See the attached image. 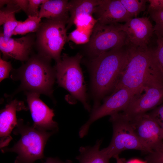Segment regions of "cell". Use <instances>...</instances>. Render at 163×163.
I'll list each match as a JSON object with an SVG mask.
<instances>
[{
  "instance_id": "obj_1",
  "label": "cell",
  "mask_w": 163,
  "mask_h": 163,
  "mask_svg": "<svg viewBox=\"0 0 163 163\" xmlns=\"http://www.w3.org/2000/svg\"><path fill=\"white\" fill-rule=\"evenodd\" d=\"M128 52L126 45L84 60L90 75V91L93 101L91 111L101 105L106 96L113 91L124 67Z\"/></svg>"
},
{
  "instance_id": "obj_2",
  "label": "cell",
  "mask_w": 163,
  "mask_h": 163,
  "mask_svg": "<svg viewBox=\"0 0 163 163\" xmlns=\"http://www.w3.org/2000/svg\"><path fill=\"white\" fill-rule=\"evenodd\" d=\"M51 61L38 53H32L25 63L13 71L11 76L13 79L21 81L17 92L25 90L51 97L56 77Z\"/></svg>"
},
{
  "instance_id": "obj_3",
  "label": "cell",
  "mask_w": 163,
  "mask_h": 163,
  "mask_svg": "<svg viewBox=\"0 0 163 163\" xmlns=\"http://www.w3.org/2000/svg\"><path fill=\"white\" fill-rule=\"evenodd\" d=\"M128 54L124 67L112 94L122 88L133 91L135 95L141 94L154 72L153 50L126 45Z\"/></svg>"
},
{
  "instance_id": "obj_4",
  "label": "cell",
  "mask_w": 163,
  "mask_h": 163,
  "mask_svg": "<svg viewBox=\"0 0 163 163\" xmlns=\"http://www.w3.org/2000/svg\"><path fill=\"white\" fill-rule=\"evenodd\" d=\"M56 133L38 129L33 125L24 123L23 120H18L13 133L20 135L18 141L11 148L1 149L3 153L13 152L17 156L14 163H34L44 157V150L49 138Z\"/></svg>"
},
{
  "instance_id": "obj_5",
  "label": "cell",
  "mask_w": 163,
  "mask_h": 163,
  "mask_svg": "<svg viewBox=\"0 0 163 163\" xmlns=\"http://www.w3.org/2000/svg\"><path fill=\"white\" fill-rule=\"evenodd\" d=\"M83 57L80 53L73 56L63 53L61 59L56 62L54 67L59 85L66 90L72 98L79 101L86 110L91 112L92 108L80 66Z\"/></svg>"
},
{
  "instance_id": "obj_6",
  "label": "cell",
  "mask_w": 163,
  "mask_h": 163,
  "mask_svg": "<svg viewBox=\"0 0 163 163\" xmlns=\"http://www.w3.org/2000/svg\"><path fill=\"white\" fill-rule=\"evenodd\" d=\"M69 16L46 19L41 23L35 33V44L38 53L56 62L61 59V53L67 42L66 26Z\"/></svg>"
},
{
  "instance_id": "obj_7",
  "label": "cell",
  "mask_w": 163,
  "mask_h": 163,
  "mask_svg": "<svg viewBox=\"0 0 163 163\" xmlns=\"http://www.w3.org/2000/svg\"><path fill=\"white\" fill-rule=\"evenodd\" d=\"M109 121L113 126L112 138L109 145L101 150L108 158H115L126 150H137L148 153L134 132L128 117L122 113H118L110 116Z\"/></svg>"
},
{
  "instance_id": "obj_8",
  "label": "cell",
  "mask_w": 163,
  "mask_h": 163,
  "mask_svg": "<svg viewBox=\"0 0 163 163\" xmlns=\"http://www.w3.org/2000/svg\"><path fill=\"white\" fill-rule=\"evenodd\" d=\"M118 24L104 25L97 22L84 47L87 59L96 57L113 49L126 45V34L120 30Z\"/></svg>"
},
{
  "instance_id": "obj_9",
  "label": "cell",
  "mask_w": 163,
  "mask_h": 163,
  "mask_svg": "<svg viewBox=\"0 0 163 163\" xmlns=\"http://www.w3.org/2000/svg\"><path fill=\"white\" fill-rule=\"evenodd\" d=\"M145 93L134 96L122 113L129 117L146 113L156 107L163 100V79L155 73L150 77L144 88Z\"/></svg>"
},
{
  "instance_id": "obj_10",
  "label": "cell",
  "mask_w": 163,
  "mask_h": 163,
  "mask_svg": "<svg viewBox=\"0 0 163 163\" xmlns=\"http://www.w3.org/2000/svg\"><path fill=\"white\" fill-rule=\"evenodd\" d=\"M135 95L133 91L125 88L111 94L104 99L102 104L91 111L88 120L79 129L80 137L82 138L86 135L91 125L97 120L107 115L110 116L121 111H124Z\"/></svg>"
},
{
  "instance_id": "obj_11",
  "label": "cell",
  "mask_w": 163,
  "mask_h": 163,
  "mask_svg": "<svg viewBox=\"0 0 163 163\" xmlns=\"http://www.w3.org/2000/svg\"><path fill=\"white\" fill-rule=\"evenodd\" d=\"M127 117L136 134L148 153L163 143V131L149 113Z\"/></svg>"
},
{
  "instance_id": "obj_12",
  "label": "cell",
  "mask_w": 163,
  "mask_h": 163,
  "mask_svg": "<svg viewBox=\"0 0 163 163\" xmlns=\"http://www.w3.org/2000/svg\"><path fill=\"white\" fill-rule=\"evenodd\" d=\"M119 29L126 34V45L146 48L154 33V27L147 17L132 18L124 24L119 23Z\"/></svg>"
},
{
  "instance_id": "obj_13",
  "label": "cell",
  "mask_w": 163,
  "mask_h": 163,
  "mask_svg": "<svg viewBox=\"0 0 163 163\" xmlns=\"http://www.w3.org/2000/svg\"><path fill=\"white\" fill-rule=\"evenodd\" d=\"M27 101L34 121L33 125L41 130L56 133L57 123L53 120V110L49 108L39 98L40 94L26 91Z\"/></svg>"
},
{
  "instance_id": "obj_14",
  "label": "cell",
  "mask_w": 163,
  "mask_h": 163,
  "mask_svg": "<svg viewBox=\"0 0 163 163\" xmlns=\"http://www.w3.org/2000/svg\"><path fill=\"white\" fill-rule=\"evenodd\" d=\"M36 38V34L31 33L19 38H11L5 41L2 31L0 34V50L3 59L6 60L14 59L21 62L27 61L35 47Z\"/></svg>"
},
{
  "instance_id": "obj_15",
  "label": "cell",
  "mask_w": 163,
  "mask_h": 163,
  "mask_svg": "<svg viewBox=\"0 0 163 163\" xmlns=\"http://www.w3.org/2000/svg\"><path fill=\"white\" fill-rule=\"evenodd\" d=\"M94 14L97 22L104 25L126 22L133 18L120 0H99Z\"/></svg>"
},
{
  "instance_id": "obj_16",
  "label": "cell",
  "mask_w": 163,
  "mask_h": 163,
  "mask_svg": "<svg viewBox=\"0 0 163 163\" xmlns=\"http://www.w3.org/2000/svg\"><path fill=\"white\" fill-rule=\"evenodd\" d=\"M23 102L14 99L7 104L0 110V147L1 149L7 147L12 139L11 134L17 124L16 117L17 111L27 110Z\"/></svg>"
},
{
  "instance_id": "obj_17",
  "label": "cell",
  "mask_w": 163,
  "mask_h": 163,
  "mask_svg": "<svg viewBox=\"0 0 163 163\" xmlns=\"http://www.w3.org/2000/svg\"><path fill=\"white\" fill-rule=\"evenodd\" d=\"M21 9L14 0H10L6 6L0 8V25H3V36L7 41L11 38L13 32L19 23L15 17V14Z\"/></svg>"
},
{
  "instance_id": "obj_18",
  "label": "cell",
  "mask_w": 163,
  "mask_h": 163,
  "mask_svg": "<svg viewBox=\"0 0 163 163\" xmlns=\"http://www.w3.org/2000/svg\"><path fill=\"white\" fill-rule=\"evenodd\" d=\"M68 3L66 0H46L40 6L38 17L54 19L69 16Z\"/></svg>"
},
{
  "instance_id": "obj_19",
  "label": "cell",
  "mask_w": 163,
  "mask_h": 163,
  "mask_svg": "<svg viewBox=\"0 0 163 163\" xmlns=\"http://www.w3.org/2000/svg\"><path fill=\"white\" fill-rule=\"evenodd\" d=\"M99 3V0H72L69 1V18L67 30L73 24L75 19L82 14L92 15Z\"/></svg>"
},
{
  "instance_id": "obj_20",
  "label": "cell",
  "mask_w": 163,
  "mask_h": 163,
  "mask_svg": "<svg viewBox=\"0 0 163 163\" xmlns=\"http://www.w3.org/2000/svg\"><path fill=\"white\" fill-rule=\"evenodd\" d=\"M101 140H98L93 146H81L76 157L79 163H110V159L100 150Z\"/></svg>"
},
{
  "instance_id": "obj_21",
  "label": "cell",
  "mask_w": 163,
  "mask_h": 163,
  "mask_svg": "<svg viewBox=\"0 0 163 163\" xmlns=\"http://www.w3.org/2000/svg\"><path fill=\"white\" fill-rule=\"evenodd\" d=\"M41 19L38 17L28 16L24 21H19L13 35L36 33L41 24Z\"/></svg>"
},
{
  "instance_id": "obj_22",
  "label": "cell",
  "mask_w": 163,
  "mask_h": 163,
  "mask_svg": "<svg viewBox=\"0 0 163 163\" xmlns=\"http://www.w3.org/2000/svg\"><path fill=\"white\" fill-rule=\"evenodd\" d=\"M127 11L133 18H136L141 12L146 9V0H120Z\"/></svg>"
},
{
  "instance_id": "obj_23",
  "label": "cell",
  "mask_w": 163,
  "mask_h": 163,
  "mask_svg": "<svg viewBox=\"0 0 163 163\" xmlns=\"http://www.w3.org/2000/svg\"><path fill=\"white\" fill-rule=\"evenodd\" d=\"M92 30L76 28L68 36L67 42L71 41L77 44H85L89 42Z\"/></svg>"
},
{
  "instance_id": "obj_24",
  "label": "cell",
  "mask_w": 163,
  "mask_h": 163,
  "mask_svg": "<svg viewBox=\"0 0 163 163\" xmlns=\"http://www.w3.org/2000/svg\"><path fill=\"white\" fill-rule=\"evenodd\" d=\"M97 21L92 15L82 14L75 19L73 24L76 28L85 30H92Z\"/></svg>"
},
{
  "instance_id": "obj_25",
  "label": "cell",
  "mask_w": 163,
  "mask_h": 163,
  "mask_svg": "<svg viewBox=\"0 0 163 163\" xmlns=\"http://www.w3.org/2000/svg\"><path fill=\"white\" fill-rule=\"evenodd\" d=\"M148 13L155 22L154 33L158 38L163 40V10L151 11Z\"/></svg>"
},
{
  "instance_id": "obj_26",
  "label": "cell",
  "mask_w": 163,
  "mask_h": 163,
  "mask_svg": "<svg viewBox=\"0 0 163 163\" xmlns=\"http://www.w3.org/2000/svg\"><path fill=\"white\" fill-rule=\"evenodd\" d=\"M146 163H163V143L145 157Z\"/></svg>"
},
{
  "instance_id": "obj_27",
  "label": "cell",
  "mask_w": 163,
  "mask_h": 163,
  "mask_svg": "<svg viewBox=\"0 0 163 163\" xmlns=\"http://www.w3.org/2000/svg\"><path fill=\"white\" fill-rule=\"evenodd\" d=\"M157 47L155 53L158 63L159 70L163 78V40L158 38Z\"/></svg>"
},
{
  "instance_id": "obj_28",
  "label": "cell",
  "mask_w": 163,
  "mask_h": 163,
  "mask_svg": "<svg viewBox=\"0 0 163 163\" xmlns=\"http://www.w3.org/2000/svg\"><path fill=\"white\" fill-rule=\"evenodd\" d=\"M46 0H29V2L26 12L28 16L38 17L39 7Z\"/></svg>"
},
{
  "instance_id": "obj_29",
  "label": "cell",
  "mask_w": 163,
  "mask_h": 163,
  "mask_svg": "<svg viewBox=\"0 0 163 163\" xmlns=\"http://www.w3.org/2000/svg\"><path fill=\"white\" fill-rule=\"evenodd\" d=\"M12 69L10 62H8L0 57V81L8 77L9 73Z\"/></svg>"
},
{
  "instance_id": "obj_30",
  "label": "cell",
  "mask_w": 163,
  "mask_h": 163,
  "mask_svg": "<svg viewBox=\"0 0 163 163\" xmlns=\"http://www.w3.org/2000/svg\"><path fill=\"white\" fill-rule=\"evenodd\" d=\"M155 120L163 131V104L149 113Z\"/></svg>"
},
{
  "instance_id": "obj_31",
  "label": "cell",
  "mask_w": 163,
  "mask_h": 163,
  "mask_svg": "<svg viewBox=\"0 0 163 163\" xmlns=\"http://www.w3.org/2000/svg\"><path fill=\"white\" fill-rule=\"evenodd\" d=\"M149 5L148 11L163 10V0H149Z\"/></svg>"
},
{
  "instance_id": "obj_32",
  "label": "cell",
  "mask_w": 163,
  "mask_h": 163,
  "mask_svg": "<svg viewBox=\"0 0 163 163\" xmlns=\"http://www.w3.org/2000/svg\"><path fill=\"white\" fill-rule=\"evenodd\" d=\"M15 2L21 9L26 13L29 4V0H15Z\"/></svg>"
},
{
  "instance_id": "obj_33",
  "label": "cell",
  "mask_w": 163,
  "mask_h": 163,
  "mask_svg": "<svg viewBox=\"0 0 163 163\" xmlns=\"http://www.w3.org/2000/svg\"><path fill=\"white\" fill-rule=\"evenodd\" d=\"M43 163H72V161L67 160L65 161H62L56 158L51 157L47 158L46 161Z\"/></svg>"
},
{
  "instance_id": "obj_34",
  "label": "cell",
  "mask_w": 163,
  "mask_h": 163,
  "mask_svg": "<svg viewBox=\"0 0 163 163\" xmlns=\"http://www.w3.org/2000/svg\"><path fill=\"white\" fill-rule=\"evenodd\" d=\"M127 163H146L137 159H134L130 160Z\"/></svg>"
},
{
  "instance_id": "obj_35",
  "label": "cell",
  "mask_w": 163,
  "mask_h": 163,
  "mask_svg": "<svg viewBox=\"0 0 163 163\" xmlns=\"http://www.w3.org/2000/svg\"><path fill=\"white\" fill-rule=\"evenodd\" d=\"M117 161V163H124V160L122 158H120L119 156H117L115 158Z\"/></svg>"
}]
</instances>
